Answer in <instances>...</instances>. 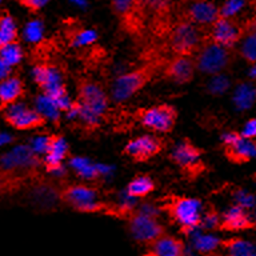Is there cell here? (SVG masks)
I'll list each match as a JSON object with an SVG mask.
<instances>
[{
    "instance_id": "1",
    "label": "cell",
    "mask_w": 256,
    "mask_h": 256,
    "mask_svg": "<svg viewBox=\"0 0 256 256\" xmlns=\"http://www.w3.org/2000/svg\"><path fill=\"white\" fill-rule=\"evenodd\" d=\"M200 208V200L176 195L163 198V204L160 206V210L167 212L174 223L179 224L183 234H190L203 224Z\"/></svg>"
},
{
    "instance_id": "2",
    "label": "cell",
    "mask_w": 256,
    "mask_h": 256,
    "mask_svg": "<svg viewBox=\"0 0 256 256\" xmlns=\"http://www.w3.org/2000/svg\"><path fill=\"white\" fill-rule=\"evenodd\" d=\"M207 39V34L202 27L179 20L172 24L171 30L167 34L168 46L176 56L194 58L203 47Z\"/></svg>"
},
{
    "instance_id": "3",
    "label": "cell",
    "mask_w": 256,
    "mask_h": 256,
    "mask_svg": "<svg viewBox=\"0 0 256 256\" xmlns=\"http://www.w3.org/2000/svg\"><path fill=\"white\" fill-rule=\"evenodd\" d=\"M39 164L35 151L28 147H18L10 154L2 158V182L3 188L11 182H19L26 179L30 174L35 171Z\"/></svg>"
},
{
    "instance_id": "4",
    "label": "cell",
    "mask_w": 256,
    "mask_h": 256,
    "mask_svg": "<svg viewBox=\"0 0 256 256\" xmlns=\"http://www.w3.org/2000/svg\"><path fill=\"white\" fill-rule=\"evenodd\" d=\"M158 63H147L134 71L124 74L115 80L112 86V96L116 102H123L138 94L147 86L158 74Z\"/></svg>"
},
{
    "instance_id": "5",
    "label": "cell",
    "mask_w": 256,
    "mask_h": 256,
    "mask_svg": "<svg viewBox=\"0 0 256 256\" xmlns=\"http://www.w3.org/2000/svg\"><path fill=\"white\" fill-rule=\"evenodd\" d=\"M196 70L208 75H220L232 63V52L206 39L203 47L194 56Z\"/></svg>"
},
{
    "instance_id": "6",
    "label": "cell",
    "mask_w": 256,
    "mask_h": 256,
    "mask_svg": "<svg viewBox=\"0 0 256 256\" xmlns=\"http://www.w3.org/2000/svg\"><path fill=\"white\" fill-rule=\"evenodd\" d=\"M127 222L132 238L142 246L150 247L156 240L167 235L164 226L159 223L152 211H135Z\"/></svg>"
},
{
    "instance_id": "7",
    "label": "cell",
    "mask_w": 256,
    "mask_h": 256,
    "mask_svg": "<svg viewBox=\"0 0 256 256\" xmlns=\"http://www.w3.org/2000/svg\"><path fill=\"white\" fill-rule=\"evenodd\" d=\"M136 118L142 126L155 132L168 134L174 130L178 120V111L170 104H159L151 108L136 111Z\"/></svg>"
},
{
    "instance_id": "8",
    "label": "cell",
    "mask_w": 256,
    "mask_h": 256,
    "mask_svg": "<svg viewBox=\"0 0 256 256\" xmlns=\"http://www.w3.org/2000/svg\"><path fill=\"white\" fill-rule=\"evenodd\" d=\"M110 7L114 11L118 19L120 20V26L123 30L131 34H142L146 20V7L147 3L144 2H111Z\"/></svg>"
},
{
    "instance_id": "9",
    "label": "cell",
    "mask_w": 256,
    "mask_h": 256,
    "mask_svg": "<svg viewBox=\"0 0 256 256\" xmlns=\"http://www.w3.org/2000/svg\"><path fill=\"white\" fill-rule=\"evenodd\" d=\"M207 39L218 46L231 50L239 44L244 35V24L238 23L235 19L219 18L215 23L206 28Z\"/></svg>"
},
{
    "instance_id": "10",
    "label": "cell",
    "mask_w": 256,
    "mask_h": 256,
    "mask_svg": "<svg viewBox=\"0 0 256 256\" xmlns=\"http://www.w3.org/2000/svg\"><path fill=\"white\" fill-rule=\"evenodd\" d=\"M202 155L203 151L199 147H196L188 139H184L182 143L176 146L170 158L187 174L190 179H195L206 168L203 162L200 160Z\"/></svg>"
},
{
    "instance_id": "11",
    "label": "cell",
    "mask_w": 256,
    "mask_h": 256,
    "mask_svg": "<svg viewBox=\"0 0 256 256\" xmlns=\"http://www.w3.org/2000/svg\"><path fill=\"white\" fill-rule=\"evenodd\" d=\"M222 140L224 155L232 163H248L254 156H256L255 142L244 139L239 132H228L222 138Z\"/></svg>"
},
{
    "instance_id": "12",
    "label": "cell",
    "mask_w": 256,
    "mask_h": 256,
    "mask_svg": "<svg viewBox=\"0 0 256 256\" xmlns=\"http://www.w3.org/2000/svg\"><path fill=\"white\" fill-rule=\"evenodd\" d=\"M3 118L6 123L20 131L43 127L47 123V119L40 112L36 110H30L20 103L3 111Z\"/></svg>"
},
{
    "instance_id": "13",
    "label": "cell",
    "mask_w": 256,
    "mask_h": 256,
    "mask_svg": "<svg viewBox=\"0 0 256 256\" xmlns=\"http://www.w3.org/2000/svg\"><path fill=\"white\" fill-rule=\"evenodd\" d=\"M78 102L98 116L103 115L108 107V98L103 88L87 79L78 82Z\"/></svg>"
},
{
    "instance_id": "14",
    "label": "cell",
    "mask_w": 256,
    "mask_h": 256,
    "mask_svg": "<svg viewBox=\"0 0 256 256\" xmlns=\"http://www.w3.org/2000/svg\"><path fill=\"white\" fill-rule=\"evenodd\" d=\"M164 148V142L155 136H140L128 142L123 154L136 163H144L156 156Z\"/></svg>"
},
{
    "instance_id": "15",
    "label": "cell",
    "mask_w": 256,
    "mask_h": 256,
    "mask_svg": "<svg viewBox=\"0 0 256 256\" xmlns=\"http://www.w3.org/2000/svg\"><path fill=\"white\" fill-rule=\"evenodd\" d=\"M219 19V8L210 2H195L186 4V8L180 11V19L183 22L198 26L210 27Z\"/></svg>"
},
{
    "instance_id": "16",
    "label": "cell",
    "mask_w": 256,
    "mask_h": 256,
    "mask_svg": "<svg viewBox=\"0 0 256 256\" xmlns=\"http://www.w3.org/2000/svg\"><path fill=\"white\" fill-rule=\"evenodd\" d=\"M195 63L192 58L174 56L164 67L163 75L166 79L178 84L190 83L195 76Z\"/></svg>"
},
{
    "instance_id": "17",
    "label": "cell",
    "mask_w": 256,
    "mask_h": 256,
    "mask_svg": "<svg viewBox=\"0 0 256 256\" xmlns=\"http://www.w3.org/2000/svg\"><path fill=\"white\" fill-rule=\"evenodd\" d=\"M59 196L63 202L78 210L82 206L98 202L96 199L99 196V191L96 188L83 186V184H72V186L64 187L60 191Z\"/></svg>"
},
{
    "instance_id": "18",
    "label": "cell",
    "mask_w": 256,
    "mask_h": 256,
    "mask_svg": "<svg viewBox=\"0 0 256 256\" xmlns=\"http://www.w3.org/2000/svg\"><path fill=\"white\" fill-rule=\"evenodd\" d=\"M256 226L255 222H252L242 206L236 204L232 206L227 212L223 214V219L220 220L219 230L227 232H239L251 230Z\"/></svg>"
},
{
    "instance_id": "19",
    "label": "cell",
    "mask_w": 256,
    "mask_h": 256,
    "mask_svg": "<svg viewBox=\"0 0 256 256\" xmlns=\"http://www.w3.org/2000/svg\"><path fill=\"white\" fill-rule=\"evenodd\" d=\"M68 155V146L62 135L48 136V146L44 158L46 171L54 172L62 170V163Z\"/></svg>"
},
{
    "instance_id": "20",
    "label": "cell",
    "mask_w": 256,
    "mask_h": 256,
    "mask_svg": "<svg viewBox=\"0 0 256 256\" xmlns=\"http://www.w3.org/2000/svg\"><path fill=\"white\" fill-rule=\"evenodd\" d=\"M26 94L24 83L19 76H11L10 79L0 82V110L6 111L18 104Z\"/></svg>"
},
{
    "instance_id": "21",
    "label": "cell",
    "mask_w": 256,
    "mask_h": 256,
    "mask_svg": "<svg viewBox=\"0 0 256 256\" xmlns=\"http://www.w3.org/2000/svg\"><path fill=\"white\" fill-rule=\"evenodd\" d=\"M184 243L178 238L164 235L148 247L144 256H186Z\"/></svg>"
},
{
    "instance_id": "22",
    "label": "cell",
    "mask_w": 256,
    "mask_h": 256,
    "mask_svg": "<svg viewBox=\"0 0 256 256\" xmlns=\"http://www.w3.org/2000/svg\"><path fill=\"white\" fill-rule=\"evenodd\" d=\"M239 55L250 64H256V15L244 23V35L238 47Z\"/></svg>"
},
{
    "instance_id": "23",
    "label": "cell",
    "mask_w": 256,
    "mask_h": 256,
    "mask_svg": "<svg viewBox=\"0 0 256 256\" xmlns=\"http://www.w3.org/2000/svg\"><path fill=\"white\" fill-rule=\"evenodd\" d=\"M34 79H35V83L43 90V94H47L48 91H52L63 86L58 70L47 63L36 64L34 68Z\"/></svg>"
},
{
    "instance_id": "24",
    "label": "cell",
    "mask_w": 256,
    "mask_h": 256,
    "mask_svg": "<svg viewBox=\"0 0 256 256\" xmlns=\"http://www.w3.org/2000/svg\"><path fill=\"white\" fill-rule=\"evenodd\" d=\"M18 40H19V34L14 18L10 15L7 10H3L0 15V48L7 47L11 44H18Z\"/></svg>"
},
{
    "instance_id": "25",
    "label": "cell",
    "mask_w": 256,
    "mask_h": 256,
    "mask_svg": "<svg viewBox=\"0 0 256 256\" xmlns=\"http://www.w3.org/2000/svg\"><path fill=\"white\" fill-rule=\"evenodd\" d=\"M222 256H254L251 244L240 238H231L220 242Z\"/></svg>"
},
{
    "instance_id": "26",
    "label": "cell",
    "mask_w": 256,
    "mask_h": 256,
    "mask_svg": "<svg viewBox=\"0 0 256 256\" xmlns=\"http://www.w3.org/2000/svg\"><path fill=\"white\" fill-rule=\"evenodd\" d=\"M155 190L154 180L150 176L140 175L130 182L127 187V195L130 198H144Z\"/></svg>"
},
{
    "instance_id": "27",
    "label": "cell",
    "mask_w": 256,
    "mask_h": 256,
    "mask_svg": "<svg viewBox=\"0 0 256 256\" xmlns=\"http://www.w3.org/2000/svg\"><path fill=\"white\" fill-rule=\"evenodd\" d=\"M222 240L211 235H200L196 236L195 248L200 255L204 256H218L222 255V248H220Z\"/></svg>"
},
{
    "instance_id": "28",
    "label": "cell",
    "mask_w": 256,
    "mask_h": 256,
    "mask_svg": "<svg viewBox=\"0 0 256 256\" xmlns=\"http://www.w3.org/2000/svg\"><path fill=\"white\" fill-rule=\"evenodd\" d=\"M36 111L40 112L46 119L54 120V123L59 124V108L54 100L47 98L46 95H40L36 98Z\"/></svg>"
},
{
    "instance_id": "29",
    "label": "cell",
    "mask_w": 256,
    "mask_h": 256,
    "mask_svg": "<svg viewBox=\"0 0 256 256\" xmlns=\"http://www.w3.org/2000/svg\"><path fill=\"white\" fill-rule=\"evenodd\" d=\"M71 166L78 171V175L84 178V179L95 180L100 176L99 168L92 166L88 160L80 159V158H74L71 159Z\"/></svg>"
},
{
    "instance_id": "30",
    "label": "cell",
    "mask_w": 256,
    "mask_h": 256,
    "mask_svg": "<svg viewBox=\"0 0 256 256\" xmlns=\"http://www.w3.org/2000/svg\"><path fill=\"white\" fill-rule=\"evenodd\" d=\"M96 38H98V35L92 30H75L68 35L70 46H72V47L88 46V44L94 43Z\"/></svg>"
},
{
    "instance_id": "31",
    "label": "cell",
    "mask_w": 256,
    "mask_h": 256,
    "mask_svg": "<svg viewBox=\"0 0 256 256\" xmlns=\"http://www.w3.org/2000/svg\"><path fill=\"white\" fill-rule=\"evenodd\" d=\"M0 54H2L0 62H3V63L11 66V67L19 64L22 58H23V51H22L19 44H11V46H7V47L0 48Z\"/></svg>"
},
{
    "instance_id": "32",
    "label": "cell",
    "mask_w": 256,
    "mask_h": 256,
    "mask_svg": "<svg viewBox=\"0 0 256 256\" xmlns=\"http://www.w3.org/2000/svg\"><path fill=\"white\" fill-rule=\"evenodd\" d=\"M256 91L252 87L248 86H242L235 94V103L238 104V107L247 108L250 104L252 103V100L255 98Z\"/></svg>"
},
{
    "instance_id": "33",
    "label": "cell",
    "mask_w": 256,
    "mask_h": 256,
    "mask_svg": "<svg viewBox=\"0 0 256 256\" xmlns=\"http://www.w3.org/2000/svg\"><path fill=\"white\" fill-rule=\"evenodd\" d=\"M247 4L244 2H227V3L222 4V7L219 8V18H224V19H234V16L240 12V10L246 7Z\"/></svg>"
},
{
    "instance_id": "34",
    "label": "cell",
    "mask_w": 256,
    "mask_h": 256,
    "mask_svg": "<svg viewBox=\"0 0 256 256\" xmlns=\"http://www.w3.org/2000/svg\"><path fill=\"white\" fill-rule=\"evenodd\" d=\"M42 32H43V26L42 22L39 20H32L30 22L26 28V38L30 42H38L42 38Z\"/></svg>"
},
{
    "instance_id": "35",
    "label": "cell",
    "mask_w": 256,
    "mask_h": 256,
    "mask_svg": "<svg viewBox=\"0 0 256 256\" xmlns=\"http://www.w3.org/2000/svg\"><path fill=\"white\" fill-rule=\"evenodd\" d=\"M203 227L206 228H216V230H219L220 226V220H219V215H218V212L215 211V208L210 207L208 211H206L204 214V219H203V224H202Z\"/></svg>"
},
{
    "instance_id": "36",
    "label": "cell",
    "mask_w": 256,
    "mask_h": 256,
    "mask_svg": "<svg viewBox=\"0 0 256 256\" xmlns=\"http://www.w3.org/2000/svg\"><path fill=\"white\" fill-rule=\"evenodd\" d=\"M228 80L224 76H216L215 79L212 80V83L210 84V91L212 94H222L227 90Z\"/></svg>"
},
{
    "instance_id": "37",
    "label": "cell",
    "mask_w": 256,
    "mask_h": 256,
    "mask_svg": "<svg viewBox=\"0 0 256 256\" xmlns=\"http://www.w3.org/2000/svg\"><path fill=\"white\" fill-rule=\"evenodd\" d=\"M19 4L22 7L27 8L30 12H38L40 8L47 4V2H43V0H20Z\"/></svg>"
},
{
    "instance_id": "38",
    "label": "cell",
    "mask_w": 256,
    "mask_h": 256,
    "mask_svg": "<svg viewBox=\"0 0 256 256\" xmlns=\"http://www.w3.org/2000/svg\"><path fill=\"white\" fill-rule=\"evenodd\" d=\"M242 136L244 139L247 140H254L256 138V118L255 119H251L250 122H247V124L244 126V130L242 132Z\"/></svg>"
},
{
    "instance_id": "39",
    "label": "cell",
    "mask_w": 256,
    "mask_h": 256,
    "mask_svg": "<svg viewBox=\"0 0 256 256\" xmlns=\"http://www.w3.org/2000/svg\"><path fill=\"white\" fill-rule=\"evenodd\" d=\"M47 146H48V138H39L36 139L34 143H32V150L35 152H42V151H47Z\"/></svg>"
},
{
    "instance_id": "40",
    "label": "cell",
    "mask_w": 256,
    "mask_h": 256,
    "mask_svg": "<svg viewBox=\"0 0 256 256\" xmlns=\"http://www.w3.org/2000/svg\"><path fill=\"white\" fill-rule=\"evenodd\" d=\"M0 68H2V80H6V79H10L11 78V71H12V67L11 66H8V64L3 63V62H0Z\"/></svg>"
},
{
    "instance_id": "41",
    "label": "cell",
    "mask_w": 256,
    "mask_h": 256,
    "mask_svg": "<svg viewBox=\"0 0 256 256\" xmlns=\"http://www.w3.org/2000/svg\"><path fill=\"white\" fill-rule=\"evenodd\" d=\"M250 76H251L252 79H256V64L251 68V71H250Z\"/></svg>"
}]
</instances>
